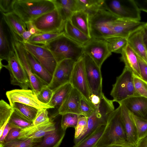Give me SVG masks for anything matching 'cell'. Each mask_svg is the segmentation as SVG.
Returning a JSON list of instances; mask_svg holds the SVG:
<instances>
[{"instance_id": "1", "label": "cell", "mask_w": 147, "mask_h": 147, "mask_svg": "<svg viewBox=\"0 0 147 147\" xmlns=\"http://www.w3.org/2000/svg\"><path fill=\"white\" fill-rule=\"evenodd\" d=\"M86 12L89 15L91 38L106 40L117 37L127 38L146 23L119 18L107 9L105 5L98 9Z\"/></svg>"}, {"instance_id": "2", "label": "cell", "mask_w": 147, "mask_h": 147, "mask_svg": "<svg viewBox=\"0 0 147 147\" xmlns=\"http://www.w3.org/2000/svg\"><path fill=\"white\" fill-rule=\"evenodd\" d=\"M56 7L54 0H14L12 12L26 22L32 21Z\"/></svg>"}, {"instance_id": "3", "label": "cell", "mask_w": 147, "mask_h": 147, "mask_svg": "<svg viewBox=\"0 0 147 147\" xmlns=\"http://www.w3.org/2000/svg\"><path fill=\"white\" fill-rule=\"evenodd\" d=\"M45 46L52 53L57 63L65 59L77 62L84 53V46L69 38L64 32Z\"/></svg>"}, {"instance_id": "4", "label": "cell", "mask_w": 147, "mask_h": 147, "mask_svg": "<svg viewBox=\"0 0 147 147\" xmlns=\"http://www.w3.org/2000/svg\"><path fill=\"white\" fill-rule=\"evenodd\" d=\"M127 142L119 105L109 116L103 133L95 147H106Z\"/></svg>"}, {"instance_id": "5", "label": "cell", "mask_w": 147, "mask_h": 147, "mask_svg": "<svg viewBox=\"0 0 147 147\" xmlns=\"http://www.w3.org/2000/svg\"><path fill=\"white\" fill-rule=\"evenodd\" d=\"M134 76L132 72L125 67L121 74L117 78L113 85L110 95L114 102L118 103L132 96H139L134 86Z\"/></svg>"}, {"instance_id": "6", "label": "cell", "mask_w": 147, "mask_h": 147, "mask_svg": "<svg viewBox=\"0 0 147 147\" xmlns=\"http://www.w3.org/2000/svg\"><path fill=\"white\" fill-rule=\"evenodd\" d=\"M105 8L121 18L140 21L141 11L135 0H104Z\"/></svg>"}, {"instance_id": "7", "label": "cell", "mask_w": 147, "mask_h": 147, "mask_svg": "<svg viewBox=\"0 0 147 147\" xmlns=\"http://www.w3.org/2000/svg\"><path fill=\"white\" fill-rule=\"evenodd\" d=\"M39 33H59L64 32L65 21L56 7L32 21Z\"/></svg>"}, {"instance_id": "8", "label": "cell", "mask_w": 147, "mask_h": 147, "mask_svg": "<svg viewBox=\"0 0 147 147\" xmlns=\"http://www.w3.org/2000/svg\"><path fill=\"white\" fill-rule=\"evenodd\" d=\"M6 61L7 64H1V69L4 67L9 71L11 84L18 86L22 89H28L30 88V83L28 76L21 62L13 50Z\"/></svg>"}, {"instance_id": "9", "label": "cell", "mask_w": 147, "mask_h": 147, "mask_svg": "<svg viewBox=\"0 0 147 147\" xmlns=\"http://www.w3.org/2000/svg\"><path fill=\"white\" fill-rule=\"evenodd\" d=\"M83 57L86 76L91 94L100 97L103 93L101 68L86 53H84Z\"/></svg>"}, {"instance_id": "10", "label": "cell", "mask_w": 147, "mask_h": 147, "mask_svg": "<svg viewBox=\"0 0 147 147\" xmlns=\"http://www.w3.org/2000/svg\"><path fill=\"white\" fill-rule=\"evenodd\" d=\"M22 43L26 49L53 75L58 63L51 52L44 45Z\"/></svg>"}, {"instance_id": "11", "label": "cell", "mask_w": 147, "mask_h": 147, "mask_svg": "<svg viewBox=\"0 0 147 147\" xmlns=\"http://www.w3.org/2000/svg\"><path fill=\"white\" fill-rule=\"evenodd\" d=\"M6 95L12 106L15 102H19L29 105L38 109H52L48 105L44 104L38 99L36 94L32 90L15 89L6 92Z\"/></svg>"}, {"instance_id": "12", "label": "cell", "mask_w": 147, "mask_h": 147, "mask_svg": "<svg viewBox=\"0 0 147 147\" xmlns=\"http://www.w3.org/2000/svg\"><path fill=\"white\" fill-rule=\"evenodd\" d=\"M13 50L19 59L28 76L30 88L36 94L44 86L48 85L33 72L28 61L24 45L19 42H15L12 46Z\"/></svg>"}, {"instance_id": "13", "label": "cell", "mask_w": 147, "mask_h": 147, "mask_svg": "<svg viewBox=\"0 0 147 147\" xmlns=\"http://www.w3.org/2000/svg\"><path fill=\"white\" fill-rule=\"evenodd\" d=\"M70 83L93 107L90 100L91 93L86 76L84 63L83 56L76 62L72 71Z\"/></svg>"}, {"instance_id": "14", "label": "cell", "mask_w": 147, "mask_h": 147, "mask_svg": "<svg viewBox=\"0 0 147 147\" xmlns=\"http://www.w3.org/2000/svg\"><path fill=\"white\" fill-rule=\"evenodd\" d=\"M84 53L88 55L100 68L104 61L112 54L105 40L91 38L84 46Z\"/></svg>"}, {"instance_id": "15", "label": "cell", "mask_w": 147, "mask_h": 147, "mask_svg": "<svg viewBox=\"0 0 147 147\" xmlns=\"http://www.w3.org/2000/svg\"><path fill=\"white\" fill-rule=\"evenodd\" d=\"M76 62L71 59H64L58 63L48 86L53 90L70 83L72 71Z\"/></svg>"}, {"instance_id": "16", "label": "cell", "mask_w": 147, "mask_h": 147, "mask_svg": "<svg viewBox=\"0 0 147 147\" xmlns=\"http://www.w3.org/2000/svg\"><path fill=\"white\" fill-rule=\"evenodd\" d=\"M58 127L53 119L21 129L18 139L27 140L42 138L54 132Z\"/></svg>"}, {"instance_id": "17", "label": "cell", "mask_w": 147, "mask_h": 147, "mask_svg": "<svg viewBox=\"0 0 147 147\" xmlns=\"http://www.w3.org/2000/svg\"><path fill=\"white\" fill-rule=\"evenodd\" d=\"M119 104L121 107V118L127 141L134 147L139 139L132 113L123 104Z\"/></svg>"}, {"instance_id": "18", "label": "cell", "mask_w": 147, "mask_h": 147, "mask_svg": "<svg viewBox=\"0 0 147 147\" xmlns=\"http://www.w3.org/2000/svg\"><path fill=\"white\" fill-rule=\"evenodd\" d=\"M2 14L3 20L9 29L10 35L15 40L22 43V35L27 30L25 22L13 12Z\"/></svg>"}, {"instance_id": "19", "label": "cell", "mask_w": 147, "mask_h": 147, "mask_svg": "<svg viewBox=\"0 0 147 147\" xmlns=\"http://www.w3.org/2000/svg\"><path fill=\"white\" fill-rule=\"evenodd\" d=\"M123 104L133 114L147 119V98L140 96L129 97L119 104Z\"/></svg>"}, {"instance_id": "20", "label": "cell", "mask_w": 147, "mask_h": 147, "mask_svg": "<svg viewBox=\"0 0 147 147\" xmlns=\"http://www.w3.org/2000/svg\"><path fill=\"white\" fill-rule=\"evenodd\" d=\"M143 26L131 32L127 37V41L136 55L147 63V50L144 40Z\"/></svg>"}, {"instance_id": "21", "label": "cell", "mask_w": 147, "mask_h": 147, "mask_svg": "<svg viewBox=\"0 0 147 147\" xmlns=\"http://www.w3.org/2000/svg\"><path fill=\"white\" fill-rule=\"evenodd\" d=\"M81 94L76 89L73 88L68 94L59 110V115L73 113L82 115L80 109Z\"/></svg>"}, {"instance_id": "22", "label": "cell", "mask_w": 147, "mask_h": 147, "mask_svg": "<svg viewBox=\"0 0 147 147\" xmlns=\"http://www.w3.org/2000/svg\"><path fill=\"white\" fill-rule=\"evenodd\" d=\"M121 61L135 76L141 79L137 56L127 43L121 53Z\"/></svg>"}, {"instance_id": "23", "label": "cell", "mask_w": 147, "mask_h": 147, "mask_svg": "<svg viewBox=\"0 0 147 147\" xmlns=\"http://www.w3.org/2000/svg\"><path fill=\"white\" fill-rule=\"evenodd\" d=\"M73 88L70 82L53 90V94L52 97L48 105L51 106L52 109H55L54 117L59 115V110Z\"/></svg>"}, {"instance_id": "24", "label": "cell", "mask_w": 147, "mask_h": 147, "mask_svg": "<svg viewBox=\"0 0 147 147\" xmlns=\"http://www.w3.org/2000/svg\"><path fill=\"white\" fill-rule=\"evenodd\" d=\"M69 20L73 25L91 38L89 15L87 12L82 10L76 11Z\"/></svg>"}, {"instance_id": "25", "label": "cell", "mask_w": 147, "mask_h": 147, "mask_svg": "<svg viewBox=\"0 0 147 147\" xmlns=\"http://www.w3.org/2000/svg\"><path fill=\"white\" fill-rule=\"evenodd\" d=\"M25 52L28 61L32 71L36 75L49 85L51 81L53 75L26 49Z\"/></svg>"}, {"instance_id": "26", "label": "cell", "mask_w": 147, "mask_h": 147, "mask_svg": "<svg viewBox=\"0 0 147 147\" xmlns=\"http://www.w3.org/2000/svg\"><path fill=\"white\" fill-rule=\"evenodd\" d=\"M56 7L63 20H69L73 14L80 11L77 0H54Z\"/></svg>"}, {"instance_id": "27", "label": "cell", "mask_w": 147, "mask_h": 147, "mask_svg": "<svg viewBox=\"0 0 147 147\" xmlns=\"http://www.w3.org/2000/svg\"><path fill=\"white\" fill-rule=\"evenodd\" d=\"M65 131L62 129L60 125L54 132L43 137L36 147H59L64 137Z\"/></svg>"}, {"instance_id": "28", "label": "cell", "mask_w": 147, "mask_h": 147, "mask_svg": "<svg viewBox=\"0 0 147 147\" xmlns=\"http://www.w3.org/2000/svg\"><path fill=\"white\" fill-rule=\"evenodd\" d=\"M64 32L69 38L83 46L85 45L91 39V38L73 25L69 20L65 22Z\"/></svg>"}, {"instance_id": "29", "label": "cell", "mask_w": 147, "mask_h": 147, "mask_svg": "<svg viewBox=\"0 0 147 147\" xmlns=\"http://www.w3.org/2000/svg\"><path fill=\"white\" fill-rule=\"evenodd\" d=\"M106 125H100L92 133L73 147H95L103 133Z\"/></svg>"}, {"instance_id": "30", "label": "cell", "mask_w": 147, "mask_h": 147, "mask_svg": "<svg viewBox=\"0 0 147 147\" xmlns=\"http://www.w3.org/2000/svg\"><path fill=\"white\" fill-rule=\"evenodd\" d=\"M3 21L2 18L0 23V57L1 60L6 61L12 49L5 30Z\"/></svg>"}, {"instance_id": "31", "label": "cell", "mask_w": 147, "mask_h": 147, "mask_svg": "<svg viewBox=\"0 0 147 147\" xmlns=\"http://www.w3.org/2000/svg\"><path fill=\"white\" fill-rule=\"evenodd\" d=\"M8 123L12 128L21 129L33 125V121L25 117L15 109Z\"/></svg>"}, {"instance_id": "32", "label": "cell", "mask_w": 147, "mask_h": 147, "mask_svg": "<svg viewBox=\"0 0 147 147\" xmlns=\"http://www.w3.org/2000/svg\"><path fill=\"white\" fill-rule=\"evenodd\" d=\"M64 33H39L32 35L28 42L35 44L46 45Z\"/></svg>"}, {"instance_id": "33", "label": "cell", "mask_w": 147, "mask_h": 147, "mask_svg": "<svg viewBox=\"0 0 147 147\" xmlns=\"http://www.w3.org/2000/svg\"><path fill=\"white\" fill-rule=\"evenodd\" d=\"M43 138L21 140L18 138L0 144L2 147H36Z\"/></svg>"}, {"instance_id": "34", "label": "cell", "mask_w": 147, "mask_h": 147, "mask_svg": "<svg viewBox=\"0 0 147 147\" xmlns=\"http://www.w3.org/2000/svg\"><path fill=\"white\" fill-rule=\"evenodd\" d=\"M12 107L23 116L33 122L38 109L33 107L19 102L14 103Z\"/></svg>"}, {"instance_id": "35", "label": "cell", "mask_w": 147, "mask_h": 147, "mask_svg": "<svg viewBox=\"0 0 147 147\" xmlns=\"http://www.w3.org/2000/svg\"><path fill=\"white\" fill-rule=\"evenodd\" d=\"M111 52L121 54L123 48L127 43V38L117 37L108 39L106 40Z\"/></svg>"}, {"instance_id": "36", "label": "cell", "mask_w": 147, "mask_h": 147, "mask_svg": "<svg viewBox=\"0 0 147 147\" xmlns=\"http://www.w3.org/2000/svg\"><path fill=\"white\" fill-rule=\"evenodd\" d=\"M80 10L86 12L98 9L104 6V0H77Z\"/></svg>"}, {"instance_id": "37", "label": "cell", "mask_w": 147, "mask_h": 147, "mask_svg": "<svg viewBox=\"0 0 147 147\" xmlns=\"http://www.w3.org/2000/svg\"><path fill=\"white\" fill-rule=\"evenodd\" d=\"M14 110L13 108L3 100L0 101V127L6 126Z\"/></svg>"}, {"instance_id": "38", "label": "cell", "mask_w": 147, "mask_h": 147, "mask_svg": "<svg viewBox=\"0 0 147 147\" xmlns=\"http://www.w3.org/2000/svg\"><path fill=\"white\" fill-rule=\"evenodd\" d=\"M80 115L73 113H67L61 116V126L62 129L66 131L69 127H76Z\"/></svg>"}, {"instance_id": "39", "label": "cell", "mask_w": 147, "mask_h": 147, "mask_svg": "<svg viewBox=\"0 0 147 147\" xmlns=\"http://www.w3.org/2000/svg\"><path fill=\"white\" fill-rule=\"evenodd\" d=\"M132 114L139 140L147 135V119L138 117L132 113Z\"/></svg>"}, {"instance_id": "40", "label": "cell", "mask_w": 147, "mask_h": 147, "mask_svg": "<svg viewBox=\"0 0 147 147\" xmlns=\"http://www.w3.org/2000/svg\"><path fill=\"white\" fill-rule=\"evenodd\" d=\"M46 85L43 87L36 94L38 99L41 102L48 105L51 101L53 94V91Z\"/></svg>"}, {"instance_id": "41", "label": "cell", "mask_w": 147, "mask_h": 147, "mask_svg": "<svg viewBox=\"0 0 147 147\" xmlns=\"http://www.w3.org/2000/svg\"><path fill=\"white\" fill-rule=\"evenodd\" d=\"M135 90L139 96L147 98V82L142 79L134 76Z\"/></svg>"}, {"instance_id": "42", "label": "cell", "mask_w": 147, "mask_h": 147, "mask_svg": "<svg viewBox=\"0 0 147 147\" xmlns=\"http://www.w3.org/2000/svg\"><path fill=\"white\" fill-rule=\"evenodd\" d=\"M95 109V108L82 96L80 104V109L82 115L88 118L93 112Z\"/></svg>"}, {"instance_id": "43", "label": "cell", "mask_w": 147, "mask_h": 147, "mask_svg": "<svg viewBox=\"0 0 147 147\" xmlns=\"http://www.w3.org/2000/svg\"><path fill=\"white\" fill-rule=\"evenodd\" d=\"M88 118L82 115H80L77 125L75 128L74 138H78L87 126Z\"/></svg>"}, {"instance_id": "44", "label": "cell", "mask_w": 147, "mask_h": 147, "mask_svg": "<svg viewBox=\"0 0 147 147\" xmlns=\"http://www.w3.org/2000/svg\"><path fill=\"white\" fill-rule=\"evenodd\" d=\"M48 109H40L38 111L36 117L33 122V125H35L46 121H49L51 119L48 116Z\"/></svg>"}, {"instance_id": "45", "label": "cell", "mask_w": 147, "mask_h": 147, "mask_svg": "<svg viewBox=\"0 0 147 147\" xmlns=\"http://www.w3.org/2000/svg\"><path fill=\"white\" fill-rule=\"evenodd\" d=\"M14 0H0V10L1 13L12 12V5Z\"/></svg>"}, {"instance_id": "46", "label": "cell", "mask_w": 147, "mask_h": 147, "mask_svg": "<svg viewBox=\"0 0 147 147\" xmlns=\"http://www.w3.org/2000/svg\"><path fill=\"white\" fill-rule=\"evenodd\" d=\"M137 57L141 79L147 82V63L140 57Z\"/></svg>"}, {"instance_id": "47", "label": "cell", "mask_w": 147, "mask_h": 147, "mask_svg": "<svg viewBox=\"0 0 147 147\" xmlns=\"http://www.w3.org/2000/svg\"><path fill=\"white\" fill-rule=\"evenodd\" d=\"M21 129L17 128H12L9 131L3 143L8 142L18 138Z\"/></svg>"}, {"instance_id": "48", "label": "cell", "mask_w": 147, "mask_h": 147, "mask_svg": "<svg viewBox=\"0 0 147 147\" xmlns=\"http://www.w3.org/2000/svg\"><path fill=\"white\" fill-rule=\"evenodd\" d=\"M135 1L141 11L147 13V0H135Z\"/></svg>"}, {"instance_id": "49", "label": "cell", "mask_w": 147, "mask_h": 147, "mask_svg": "<svg viewBox=\"0 0 147 147\" xmlns=\"http://www.w3.org/2000/svg\"><path fill=\"white\" fill-rule=\"evenodd\" d=\"M12 128L8 123L5 127L1 136L0 137V144H2L9 131Z\"/></svg>"}, {"instance_id": "50", "label": "cell", "mask_w": 147, "mask_h": 147, "mask_svg": "<svg viewBox=\"0 0 147 147\" xmlns=\"http://www.w3.org/2000/svg\"><path fill=\"white\" fill-rule=\"evenodd\" d=\"M90 100L92 104L96 108L99 103L100 97L96 95L91 94L90 96Z\"/></svg>"}, {"instance_id": "51", "label": "cell", "mask_w": 147, "mask_h": 147, "mask_svg": "<svg viewBox=\"0 0 147 147\" xmlns=\"http://www.w3.org/2000/svg\"><path fill=\"white\" fill-rule=\"evenodd\" d=\"M28 30L29 31L32 35L39 33L34 26L32 22L30 21L25 22Z\"/></svg>"}, {"instance_id": "52", "label": "cell", "mask_w": 147, "mask_h": 147, "mask_svg": "<svg viewBox=\"0 0 147 147\" xmlns=\"http://www.w3.org/2000/svg\"><path fill=\"white\" fill-rule=\"evenodd\" d=\"M134 147H147V135L139 139L136 145Z\"/></svg>"}, {"instance_id": "53", "label": "cell", "mask_w": 147, "mask_h": 147, "mask_svg": "<svg viewBox=\"0 0 147 147\" xmlns=\"http://www.w3.org/2000/svg\"><path fill=\"white\" fill-rule=\"evenodd\" d=\"M32 35L30 32L28 30L25 31L22 35L23 42H28L30 37Z\"/></svg>"}, {"instance_id": "54", "label": "cell", "mask_w": 147, "mask_h": 147, "mask_svg": "<svg viewBox=\"0 0 147 147\" xmlns=\"http://www.w3.org/2000/svg\"><path fill=\"white\" fill-rule=\"evenodd\" d=\"M143 38L144 42L147 49V22L143 26Z\"/></svg>"}, {"instance_id": "55", "label": "cell", "mask_w": 147, "mask_h": 147, "mask_svg": "<svg viewBox=\"0 0 147 147\" xmlns=\"http://www.w3.org/2000/svg\"><path fill=\"white\" fill-rule=\"evenodd\" d=\"M106 147H134L128 142L123 144H113L107 146Z\"/></svg>"}, {"instance_id": "56", "label": "cell", "mask_w": 147, "mask_h": 147, "mask_svg": "<svg viewBox=\"0 0 147 147\" xmlns=\"http://www.w3.org/2000/svg\"><path fill=\"white\" fill-rule=\"evenodd\" d=\"M0 147H2L0 145Z\"/></svg>"}, {"instance_id": "57", "label": "cell", "mask_w": 147, "mask_h": 147, "mask_svg": "<svg viewBox=\"0 0 147 147\" xmlns=\"http://www.w3.org/2000/svg\"></svg>"}]
</instances>
